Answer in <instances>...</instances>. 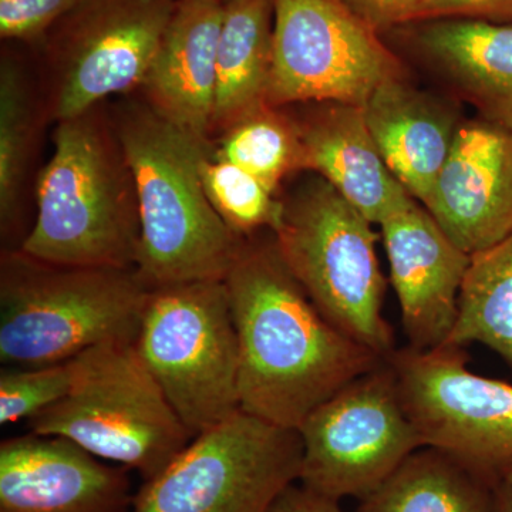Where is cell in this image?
<instances>
[{
  "label": "cell",
  "mask_w": 512,
  "mask_h": 512,
  "mask_svg": "<svg viewBox=\"0 0 512 512\" xmlns=\"http://www.w3.org/2000/svg\"><path fill=\"white\" fill-rule=\"evenodd\" d=\"M239 348V406L298 430L333 394L383 357L350 339L313 305L271 238L249 237L227 278Z\"/></svg>",
  "instance_id": "1"
},
{
  "label": "cell",
  "mask_w": 512,
  "mask_h": 512,
  "mask_svg": "<svg viewBox=\"0 0 512 512\" xmlns=\"http://www.w3.org/2000/svg\"><path fill=\"white\" fill-rule=\"evenodd\" d=\"M55 151L36 181V215L22 249L57 265L136 269V181L103 104L57 121Z\"/></svg>",
  "instance_id": "2"
},
{
  "label": "cell",
  "mask_w": 512,
  "mask_h": 512,
  "mask_svg": "<svg viewBox=\"0 0 512 512\" xmlns=\"http://www.w3.org/2000/svg\"><path fill=\"white\" fill-rule=\"evenodd\" d=\"M111 114L136 181L143 284L225 281L247 238L225 225L205 194L200 163L212 143L175 127L143 99Z\"/></svg>",
  "instance_id": "3"
},
{
  "label": "cell",
  "mask_w": 512,
  "mask_h": 512,
  "mask_svg": "<svg viewBox=\"0 0 512 512\" xmlns=\"http://www.w3.org/2000/svg\"><path fill=\"white\" fill-rule=\"evenodd\" d=\"M148 288L136 269L57 265L2 249L0 362L56 365L107 342H136Z\"/></svg>",
  "instance_id": "4"
},
{
  "label": "cell",
  "mask_w": 512,
  "mask_h": 512,
  "mask_svg": "<svg viewBox=\"0 0 512 512\" xmlns=\"http://www.w3.org/2000/svg\"><path fill=\"white\" fill-rule=\"evenodd\" d=\"M282 202L272 234L285 265L335 328L386 359L396 342L383 315L375 224L318 174Z\"/></svg>",
  "instance_id": "5"
},
{
  "label": "cell",
  "mask_w": 512,
  "mask_h": 512,
  "mask_svg": "<svg viewBox=\"0 0 512 512\" xmlns=\"http://www.w3.org/2000/svg\"><path fill=\"white\" fill-rule=\"evenodd\" d=\"M30 433L62 437L143 481L164 470L194 437L134 342H107L77 357L70 393L30 417Z\"/></svg>",
  "instance_id": "6"
},
{
  "label": "cell",
  "mask_w": 512,
  "mask_h": 512,
  "mask_svg": "<svg viewBox=\"0 0 512 512\" xmlns=\"http://www.w3.org/2000/svg\"><path fill=\"white\" fill-rule=\"evenodd\" d=\"M134 343L192 437L241 410L238 336L225 281L148 289Z\"/></svg>",
  "instance_id": "7"
},
{
  "label": "cell",
  "mask_w": 512,
  "mask_h": 512,
  "mask_svg": "<svg viewBox=\"0 0 512 512\" xmlns=\"http://www.w3.org/2000/svg\"><path fill=\"white\" fill-rule=\"evenodd\" d=\"M302 456L298 430L238 410L143 481L131 512H269L301 477Z\"/></svg>",
  "instance_id": "8"
},
{
  "label": "cell",
  "mask_w": 512,
  "mask_h": 512,
  "mask_svg": "<svg viewBox=\"0 0 512 512\" xmlns=\"http://www.w3.org/2000/svg\"><path fill=\"white\" fill-rule=\"evenodd\" d=\"M177 0H82L42 40L47 121L140 89Z\"/></svg>",
  "instance_id": "9"
},
{
  "label": "cell",
  "mask_w": 512,
  "mask_h": 512,
  "mask_svg": "<svg viewBox=\"0 0 512 512\" xmlns=\"http://www.w3.org/2000/svg\"><path fill=\"white\" fill-rule=\"evenodd\" d=\"M274 40L266 103L363 107L386 80L404 76L399 55L342 0H272Z\"/></svg>",
  "instance_id": "10"
},
{
  "label": "cell",
  "mask_w": 512,
  "mask_h": 512,
  "mask_svg": "<svg viewBox=\"0 0 512 512\" xmlns=\"http://www.w3.org/2000/svg\"><path fill=\"white\" fill-rule=\"evenodd\" d=\"M298 431L299 481L336 501L362 500L424 447L386 360L316 407Z\"/></svg>",
  "instance_id": "11"
},
{
  "label": "cell",
  "mask_w": 512,
  "mask_h": 512,
  "mask_svg": "<svg viewBox=\"0 0 512 512\" xmlns=\"http://www.w3.org/2000/svg\"><path fill=\"white\" fill-rule=\"evenodd\" d=\"M384 360L424 446L501 478L512 461V384L471 372L461 346H407Z\"/></svg>",
  "instance_id": "12"
},
{
  "label": "cell",
  "mask_w": 512,
  "mask_h": 512,
  "mask_svg": "<svg viewBox=\"0 0 512 512\" xmlns=\"http://www.w3.org/2000/svg\"><path fill=\"white\" fill-rule=\"evenodd\" d=\"M423 207L468 255L511 235V131L484 119L461 123Z\"/></svg>",
  "instance_id": "13"
},
{
  "label": "cell",
  "mask_w": 512,
  "mask_h": 512,
  "mask_svg": "<svg viewBox=\"0 0 512 512\" xmlns=\"http://www.w3.org/2000/svg\"><path fill=\"white\" fill-rule=\"evenodd\" d=\"M128 473L62 437H12L0 444V512H131Z\"/></svg>",
  "instance_id": "14"
},
{
  "label": "cell",
  "mask_w": 512,
  "mask_h": 512,
  "mask_svg": "<svg viewBox=\"0 0 512 512\" xmlns=\"http://www.w3.org/2000/svg\"><path fill=\"white\" fill-rule=\"evenodd\" d=\"M379 227L410 348L446 345L456 325L471 255L457 247L417 201Z\"/></svg>",
  "instance_id": "15"
},
{
  "label": "cell",
  "mask_w": 512,
  "mask_h": 512,
  "mask_svg": "<svg viewBox=\"0 0 512 512\" xmlns=\"http://www.w3.org/2000/svg\"><path fill=\"white\" fill-rule=\"evenodd\" d=\"M382 37L446 80L481 119L512 133V22L417 20Z\"/></svg>",
  "instance_id": "16"
},
{
  "label": "cell",
  "mask_w": 512,
  "mask_h": 512,
  "mask_svg": "<svg viewBox=\"0 0 512 512\" xmlns=\"http://www.w3.org/2000/svg\"><path fill=\"white\" fill-rule=\"evenodd\" d=\"M224 13L222 0H177L138 89L151 109L202 143H212Z\"/></svg>",
  "instance_id": "17"
},
{
  "label": "cell",
  "mask_w": 512,
  "mask_h": 512,
  "mask_svg": "<svg viewBox=\"0 0 512 512\" xmlns=\"http://www.w3.org/2000/svg\"><path fill=\"white\" fill-rule=\"evenodd\" d=\"M308 104H312L308 111L295 117L305 147L306 171L328 181L375 225L416 201L384 163L363 107Z\"/></svg>",
  "instance_id": "18"
},
{
  "label": "cell",
  "mask_w": 512,
  "mask_h": 512,
  "mask_svg": "<svg viewBox=\"0 0 512 512\" xmlns=\"http://www.w3.org/2000/svg\"><path fill=\"white\" fill-rule=\"evenodd\" d=\"M384 163L421 205L429 200L461 121L447 103L407 83L380 84L363 106Z\"/></svg>",
  "instance_id": "19"
},
{
  "label": "cell",
  "mask_w": 512,
  "mask_h": 512,
  "mask_svg": "<svg viewBox=\"0 0 512 512\" xmlns=\"http://www.w3.org/2000/svg\"><path fill=\"white\" fill-rule=\"evenodd\" d=\"M500 481L447 451L424 446L362 498L356 512H494Z\"/></svg>",
  "instance_id": "20"
},
{
  "label": "cell",
  "mask_w": 512,
  "mask_h": 512,
  "mask_svg": "<svg viewBox=\"0 0 512 512\" xmlns=\"http://www.w3.org/2000/svg\"><path fill=\"white\" fill-rule=\"evenodd\" d=\"M272 0L225 3L217 57L212 137L266 103L272 67Z\"/></svg>",
  "instance_id": "21"
},
{
  "label": "cell",
  "mask_w": 512,
  "mask_h": 512,
  "mask_svg": "<svg viewBox=\"0 0 512 512\" xmlns=\"http://www.w3.org/2000/svg\"><path fill=\"white\" fill-rule=\"evenodd\" d=\"M45 101L37 99L28 73L18 59L2 56L0 63V229L8 248L23 244V195L33 163ZM20 249V248H19Z\"/></svg>",
  "instance_id": "22"
},
{
  "label": "cell",
  "mask_w": 512,
  "mask_h": 512,
  "mask_svg": "<svg viewBox=\"0 0 512 512\" xmlns=\"http://www.w3.org/2000/svg\"><path fill=\"white\" fill-rule=\"evenodd\" d=\"M468 343L487 346L512 370V234L471 255L446 345Z\"/></svg>",
  "instance_id": "23"
},
{
  "label": "cell",
  "mask_w": 512,
  "mask_h": 512,
  "mask_svg": "<svg viewBox=\"0 0 512 512\" xmlns=\"http://www.w3.org/2000/svg\"><path fill=\"white\" fill-rule=\"evenodd\" d=\"M281 109L262 104L212 143L215 156L244 168L274 192L289 175L306 171L298 123Z\"/></svg>",
  "instance_id": "24"
},
{
  "label": "cell",
  "mask_w": 512,
  "mask_h": 512,
  "mask_svg": "<svg viewBox=\"0 0 512 512\" xmlns=\"http://www.w3.org/2000/svg\"><path fill=\"white\" fill-rule=\"evenodd\" d=\"M200 174L212 208L234 234L254 237L262 229L275 232L284 202L261 180L238 165L215 156L214 146L202 157Z\"/></svg>",
  "instance_id": "25"
},
{
  "label": "cell",
  "mask_w": 512,
  "mask_h": 512,
  "mask_svg": "<svg viewBox=\"0 0 512 512\" xmlns=\"http://www.w3.org/2000/svg\"><path fill=\"white\" fill-rule=\"evenodd\" d=\"M76 359L37 367L3 366L0 370V424L29 420L59 403L72 390Z\"/></svg>",
  "instance_id": "26"
},
{
  "label": "cell",
  "mask_w": 512,
  "mask_h": 512,
  "mask_svg": "<svg viewBox=\"0 0 512 512\" xmlns=\"http://www.w3.org/2000/svg\"><path fill=\"white\" fill-rule=\"evenodd\" d=\"M82 0H0V37L40 45L49 30Z\"/></svg>",
  "instance_id": "27"
},
{
  "label": "cell",
  "mask_w": 512,
  "mask_h": 512,
  "mask_svg": "<svg viewBox=\"0 0 512 512\" xmlns=\"http://www.w3.org/2000/svg\"><path fill=\"white\" fill-rule=\"evenodd\" d=\"M443 18L512 22V0H426L412 22Z\"/></svg>",
  "instance_id": "28"
},
{
  "label": "cell",
  "mask_w": 512,
  "mask_h": 512,
  "mask_svg": "<svg viewBox=\"0 0 512 512\" xmlns=\"http://www.w3.org/2000/svg\"><path fill=\"white\" fill-rule=\"evenodd\" d=\"M424 2L426 0H342L353 15L379 35L412 22Z\"/></svg>",
  "instance_id": "29"
},
{
  "label": "cell",
  "mask_w": 512,
  "mask_h": 512,
  "mask_svg": "<svg viewBox=\"0 0 512 512\" xmlns=\"http://www.w3.org/2000/svg\"><path fill=\"white\" fill-rule=\"evenodd\" d=\"M269 512H343L339 501L309 490L305 485H289Z\"/></svg>",
  "instance_id": "30"
},
{
  "label": "cell",
  "mask_w": 512,
  "mask_h": 512,
  "mask_svg": "<svg viewBox=\"0 0 512 512\" xmlns=\"http://www.w3.org/2000/svg\"><path fill=\"white\" fill-rule=\"evenodd\" d=\"M494 512H512V487L501 480L495 490Z\"/></svg>",
  "instance_id": "31"
},
{
  "label": "cell",
  "mask_w": 512,
  "mask_h": 512,
  "mask_svg": "<svg viewBox=\"0 0 512 512\" xmlns=\"http://www.w3.org/2000/svg\"><path fill=\"white\" fill-rule=\"evenodd\" d=\"M500 477L501 480L505 481V483L512 487V461L511 463H508L503 470H501Z\"/></svg>",
  "instance_id": "32"
},
{
  "label": "cell",
  "mask_w": 512,
  "mask_h": 512,
  "mask_svg": "<svg viewBox=\"0 0 512 512\" xmlns=\"http://www.w3.org/2000/svg\"><path fill=\"white\" fill-rule=\"evenodd\" d=\"M222 2L229 3V2H232V0H222Z\"/></svg>",
  "instance_id": "33"
}]
</instances>
